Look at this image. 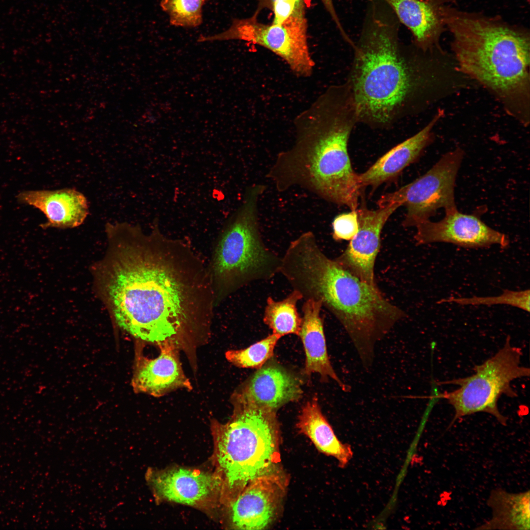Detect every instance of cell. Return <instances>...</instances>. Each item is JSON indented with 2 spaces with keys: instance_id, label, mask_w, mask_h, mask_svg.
<instances>
[{
  "instance_id": "cell-1",
  "label": "cell",
  "mask_w": 530,
  "mask_h": 530,
  "mask_svg": "<svg viewBox=\"0 0 530 530\" xmlns=\"http://www.w3.org/2000/svg\"><path fill=\"white\" fill-rule=\"evenodd\" d=\"M108 246L93 267L98 294L122 329L180 350L209 335L216 297L211 272L192 249L160 231L106 223Z\"/></svg>"
},
{
  "instance_id": "cell-2",
  "label": "cell",
  "mask_w": 530,
  "mask_h": 530,
  "mask_svg": "<svg viewBox=\"0 0 530 530\" xmlns=\"http://www.w3.org/2000/svg\"><path fill=\"white\" fill-rule=\"evenodd\" d=\"M360 38L346 82L358 122L384 129L420 112L449 92L455 63L400 43L396 23L373 10Z\"/></svg>"
},
{
  "instance_id": "cell-3",
  "label": "cell",
  "mask_w": 530,
  "mask_h": 530,
  "mask_svg": "<svg viewBox=\"0 0 530 530\" xmlns=\"http://www.w3.org/2000/svg\"><path fill=\"white\" fill-rule=\"evenodd\" d=\"M357 123L347 84L329 87L295 117L294 143L278 154L267 177L280 192L297 186L357 210L363 188L347 147Z\"/></svg>"
},
{
  "instance_id": "cell-4",
  "label": "cell",
  "mask_w": 530,
  "mask_h": 530,
  "mask_svg": "<svg viewBox=\"0 0 530 530\" xmlns=\"http://www.w3.org/2000/svg\"><path fill=\"white\" fill-rule=\"evenodd\" d=\"M302 299L319 300L344 327L360 359L371 366L374 347L406 314L377 286L360 280L327 257L311 231L289 244L280 269Z\"/></svg>"
},
{
  "instance_id": "cell-5",
  "label": "cell",
  "mask_w": 530,
  "mask_h": 530,
  "mask_svg": "<svg viewBox=\"0 0 530 530\" xmlns=\"http://www.w3.org/2000/svg\"><path fill=\"white\" fill-rule=\"evenodd\" d=\"M458 72L478 82L522 126L530 119V37L486 17L443 7Z\"/></svg>"
},
{
  "instance_id": "cell-6",
  "label": "cell",
  "mask_w": 530,
  "mask_h": 530,
  "mask_svg": "<svg viewBox=\"0 0 530 530\" xmlns=\"http://www.w3.org/2000/svg\"><path fill=\"white\" fill-rule=\"evenodd\" d=\"M224 424H212L215 457L229 504L254 479L281 471V434L276 411L232 400Z\"/></svg>"
},
{
  "instance_id": "cell-7",
  "label": "cell",
  "mask_w": 530,
  "mask_h": 530,
  "mask_svg": "<svg viewBox=\"0 0 530 530\" xmlns=\"http://www.w3.org/2000/svg\"><path fill=\"white\" fill-rule=\"evenodd\" d=\"M265 190L258 184L246 189L220 236L210 271L216 298L280 272L281 258L265 246L260 231L258 204Z\"/></svg>"
},
{
  "instance_id": "cell-8",
  "label": "cell",
  "mask_w": 530,
  "mask_h": 530,
  "mask_svg": "<svg viewBox=\"0 0 530 530\" xmlns=\"http://www.w3.org/2000/svg\"><path fill=\"white\" fill-rule=\"evenodd\" d=\"M522 356L521 349L512 345L510 338L507 337L495 354L475 367L472 375L438 382V385L458 386L453 391L440 394V398L446 399L454 410L452 423L463 417L484 412L506 425L507 420L499 410L498 400L503 395L516 397L512 382L530 376L529 368L521 364Z\"/></svg>"
},
{
  "instance_id": "cell-9",
  "label": "cell",
  "mask_w": 530,
  "mask_h": 530,
  "mask_svg": "<svg viewBox=\"0 0 530 530\" xmlns=\"http://www.w3.org/2000/svg\"><path fill=\"white\" fill-rule=\"evenodd\" d=\"M463 150L457 148L444 155L425 174L397 191L382 196L378 207L395 203L406 207L402 225L416 226L429 220L440 208L448 212L456 208L454 186L463 159Z\"/></svg>"
},
{
  "instance_id": "cell-10",
  "label": "cell",
  "mask_w": 530,
  "mask_h": 530,
  "mask_svg": "<svg viewBox=\"0 0 530 530\" xmlns=\"http://www.w3.org/2000/svg\"><path fill=\"white\" fill-rule=\"evenodd\" d=\"M241 40L263 47L282 58L293 73L308 77L315 62L309 52L308 38L291 32L284 26L259 21L256 13L251 17L234 19L225 30L213 35H200L198 42Z\"/></svg>"
},
{
  "instance_id": "cell-11",
  "label": "cell",
  "mask_w": 530,
  "mask_h": 530,
  "mask_svg": "<svg viewBox=\"0 0 530 530\" xmlns=\"http://www.w3.org/2000/svg\"><path fill=\"white\" fill-rule=\"evenodd\" d=\"M288 483L282 472L259 477L229 503L231 526L239 530H264L277 518Z\"/></svg>"
},
{
  "instance_id": "cell-12",
  "label": "cell",
  "mask_w": 530,
  "mask_h": 530,
  "mask_svg": "<svg viewBox=\"0 0 530 530\" xmlns=\"http://www.w3.org/2000/svg\"><path fill=\"white\" fill-rule=\"evenodd\" d=\"M399 203L368 209L365 205L357 209L359 230L345 250L335 260L344 268L367 284L377 287L374 265L380 247L382 230Z\"/></svg>"
},
{
  "instance_id": "cell-13",
  "label": "cell",
  "mask_w": 530,
  "mask_h": 530,
  "mask_svg": "<svg viewBox=\"0 0 530 530\" xmlns=\"http://www.w3.org/2000/svg\"><path fill=\"white\" fill-rule=\"evenodd\" d=\"M414 238L419 244L447 242L466 248L486 247L498 245L505 248L507 236L487 226L477 216L462 213L457 209L446 212L441 220L429 219L416 225Z\"/></svg>"
},
{
  "instance_id": "cell-14",
  "label": "cell",
  "mask_w": 530,
  "mask_h": 530,
  "mask_svg": "<svg viewBox=\"0 0 530 530\" xmlns=\"http://www.w3.org/2000/svg\"><path fill=\"white\" fill-rule=\"evenodd\" d=\"M148 476L158 497L192 506H208L222 491L220 477L208 472L174 468L150 473Z\"/></svg>"
},
{
  "instance_id": "cell-15",
  "label": "cell",
  "mask_w": 530,
  "mask_h": 530,
  "mask_svg": "<svg viewBox=\"0 0 530 530\" xmlns=\"http://www.w3.org/2000/svg\"><path fill=\"white\" fill-rule=\"evenodd\" d=\"M303 391L300 381L275 363L264 365L233 394L232 400L277 411L298 400Z\"/></svg>"
},
{
  "instance_id": "cell-16",
  "label": "cell",
  "mask_w": 530,
  "mask_h": 530,
  "mask_svg": "<svg viewBox=\"0 0 530 530\" xmlns=\"http://www.w3.org/2000/svg\"><path fill=\"white\" fill-rule=\"evenodd\" d=\"M160 353L151 359L137 353L132 385L136 393L159 397L178 389H192L179 358V349L165 343L158 346Z\"/></svg>"
},
{
  "instance_id": "cell-17",
  "label": "cell",
  "mask_w": 530,
  "mask_h": 530,
  "mask_svg": "<svg viewBox=\"0 0 530 530\" xmlns=\"http://www.w3.org/2000/svg\"><path fill=\"white\" fill-rule=\"evenodd\" d=\"M18 201L39 209L47 221L40 225L43 229H67L81 225L88 214L85 196L74 188L54 190H26L20 192Z\"/></svg>"
},
{
  "instance_id": "cell-18",
  "label": "cell",
  "mask_w": 530,
  "mask_h": 530,
  "mask_svg": "<svg viewBox=\"0 0 530 530\" xmlns=\"http://www.w3.org/2000/svg\"><path fill=\"white\" fill-rule=\"evenodd\" d=\"M443 115V110L439 109L422 130L392 148L365 172L358 174L362 187H376L396 177L416 161L433 141V129Z\"/></svg>"
},
{
  "instance_id": "cell-19",
  "label": "cell",
  "mask_w": 530,
  "mask_h": 530,
  "mask_svg": "<svg viewBox=\"0 0 530 530\" xmlns=\"http://www.w3.org/2000/svg\"><path fill=\"white\" fill-rule=\"evenodd\" d=\"M411 32L414 45L424 52L440 50L445 26L440 0H383Z\"/></svg>"
},
{
  "instance_id": "cell-20",
  "label": "cell",
  "mask_w": 530,
  "mask_h": 530,
  "mask_svg": "<svg viewBox=\"0 0 530 530\" xmlns=\"http://www.w3.org/2000/svg\"><path fill=\"white\" fill-rule=\"evenodd\" d=\"M322 307L319 300L309 299L305 300L302 307L303 316L299 336L305 353L304 373L309 375L318 373L324 381L332 379L343 391L347 392L349 387L337 374L328 355L320 317Z\"/></svg>"
},
{
  "instance_id": "cell-21",
  "label": "cell",
  "mask_w": 530,
  "mask_h": 530,
  "mask_svg": "<svg viewBox=\"0 0 530 530\" xmlns=\"http://www.w3.org/2000/svg\"><path fill=\"white\" fill-rule=\"evenodd\" d=\"M296 427L307 436L321 453L334 457L339 465L344 467L353 455L350 446L341 442L323 415L317 397H313L302 407Z\"/></svg>"
},
{
  "instance_id": "cell-22",
  "label": "cell",
  "mask_w": 530,
  "mask_h": 530,
  "mask_svg": "<svg viewBox=\"0 0 530 530\" xmlns=\"http://www.w3.org/2000/svg\"><path fill=\"white\" fill-rule=\"evenodd\" d=\"M493 517L489 526L503 529H530L529 491L512 494L494 492L490 499Z\"/></svg>"
},
{
  "instance_id": "cell-23",
  "label": "cell",
  "mask_w": 530,
  "mask_h": 530,
  "mask_svg": "<svg viewBox=\"0 0 530 530\" xmlns=\"http://www.w3.org/2000/svg\"><path fill=\"white\" fill-rule=\"evenodd\" d=\"M302 299L301 294L295 290L282 300L267 297L263 321L272 333L281 337L289 334L299 336L302 318L297 312L296 304Z\"/></svg>"
},
{
  "instance_id": "cell-24",
  "label": "cell",
  "mask_w": 530,
  "mask_h": 530,
  "mask_svg": "<svg viewBox=\"0 0 530 530\" xmlns=\"http://www.w3.org/2000/svg\"><path fill=\"white\" fill-rule=\"evenodd\" d=\"M281 338L272 333L247 348L227 351L225 357L238 367L259 369L273 356L274 348Z\"/></svg>"
},
{
  "instance_id": "cell-25",
  "label": "cell",
  "mask_w": 530,
  "mask_h": 530,
  "mask_svg": "<svg viewBox=\"0 0 530 530\" xmlns=\"http://www.w3.org/2000/svg\"><path fill=\"white\" fill-rule=\"evenodd\" d=\"M209 0H161L160 7L174 26L195 28L203 23V7Z\"/></svg>"
},
{
  "instance_id": "cell-26",
  "label": "cell",
  "mask_w": 530,
  "mask_h": 530,
  "mask_svg": "<svg viewBox=\"0 0 530 530\" xmlns=\"http://www.w3.org/2000/svg\"><path fill=\"white\" fill-rule=\"evenodd\" d=\"M440 303L453 302L461 305H492L506 304L530 312V290L514 291L506 290L499 296H474L470 298L450 297L441 300Z\"/></svg>"
},
{
  "instance_id": "cell-27",
  "label": "cell",
  "mask_w": 530,
  "mask_h": 530,
  "mask_svg": "<svg viewBox=\"0 0 530 530\" xmlns=\"http://www.w3.org/2000/svg\"><path fill=\"white\" fill-rule=\"evenodd\" d=\"M258 9L272 12V23L284 25L306 16V0H258Z\"/></svg>"
},
{
  "instance_id": "cell-28",
  "label": "cell",
  "mask_w": 530,
  "mask_h": 530,
  "mask_svg": "<svg viewBox=\"0 0 530 530\" xmlns=\"http://www.w3.org/2000/svg\"><path fill=\"white\" fill-rule=\"evenodd\" d=\"M332 225L334 239L337 241L350 240L359 230L357 210L337 215L334 218Z\"/></svg>"
},
{
  "instance_id": "cell-29",
  "label": "cell",
  "mask_w": 530,
  "mask_h": 530,
  "mask_svg": "<svg viewBox=\"0 0 530 530\" xmlns=\"http://www.w3.org/2000/svg\"><path fill=\"white\" fill-rule=\"evenodd\" d=\"M323 4L327 12L330 15L333 22L335 24L337 29L344 39L348 37V35L344 30L342 24L340 20L339 16L336 12L333 0H320Z\"/></svg>"
}]
</instances>
